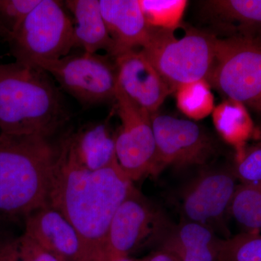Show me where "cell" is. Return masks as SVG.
Here are the masks:
<instances>
[{
	"instance_id": "cell-29",
	"label": "cell",
	"mask_w": 261,
	"mask_h": 261,
	"mask_svg": "<svg viewBox=\"0 0 261 261\" xmlns=\"http://www.w3.org/2000/svg\"><path fill=\"white\" fill-rule=\"evenodd\" d=\"M0 37H5L4 32H3V29H2L1 25H0Z\"/></svg>"
},
{
	"instance_id": "cell-20",
	"label": "cell",
	"mask_w": 261,
	"mask_h": 261,
	"mask_svg": "<svg viewBox=\"0 0 261 261\" xmlns=\"http://www.w3.org/2000/svg\"><path fill=\"white\" fill-rule=\"evenodd\" d=\"M229 214L247 231L261 229V184L238 185Z\"/></svg>"
},
{
	"instance_id": "cell-8",
	"label": "cell",
	"mask_w": 261,
	"mask_h": 261,
	"mask_svg": "<svg viewBox=\"0 0 261 261\" xmlns=\"http://www.w3.org/2000/svg\"><path fill=\"white\" fill-rule=\"evenodd\" d=\"M33 65L50 73L67 93L83 104L116 99V67L108 56L84 51Z\"/></svg>"
},
{
	"instance_id": "cell-4",
	"label": "cell",
	"mask_w": 261,
	"mask_h": 261,
	"mask_svg": "<svg viewBox=\"0 0 261 261\" xmlns=\"http://www.w3.org/2000/svg\"><path fill=\"white\" fill-rule=\"evenodd\" d=\"M173 32L151 28L148 39L141 49L172 92L184 84L208 82L219 38L192 29L178 39Z\"/></svg>"
},
{
	"instance_id": "cell-22",
	"label": "cell",
	"mask_w": 261,
	"mask_h": 261,
	"mask_svg": "<svg viewBox=\"0 0 261 261\" xmlns=\"http://www.w3.org/2000/svg\"><path fill=\"white\" fill-rule=\"evenodd\" d=\"M141 9L149 27L175 31L181 23L186 10L185 0H139Z\"/></svg>"
},
{
	"instance_id": "cell-7",
	"label": "cell",
	"mask_w": 261,
	"mask_h": 261,
	"mask_svg": "<svg viewBox=\"0 0 261 261\" xmlns=\"http://www.w3.org/2000/svg\"><path fill=\"white\" fill-rule=\"evenodd\" d=\"M171 228L163 213L134 187L113 216L104 261L129 256L142 247L163 241Z\"/></svg>"
},
{
	"instance_id": "cell-1",
	"label": "cell",
	"mask_w": 261,
	"mask_h": 261,
	"mask_svg": "<svg viewBox=\"0 0 261 261\" xmlns=\"http://www.w3.org/2000/svg\"><path fill=\"white\" fill-rule=\"evenodd\" d=\"M135 186L118 162L90 171L58 148L48 205L77 230L98 261H104L108 230L119 206Z\"/></svg>"
},
{
	"instance_id": "cell-2",
	"label": "cell",
	"mask_w": 261,
	"mask_h": 261,
	"mask_svg": "<svg viewBox=\"0 0 261 261\" xmlns=\"http://www.w3.org/2000/svg\"><path fill=\"white\" fill-rule=\"evenodd\" d=\"M48 139L0 133V220L25 219L48 205L58 153Z\"/></svg>"
},
{
	"instance_id": "cell-16",
	"label": "cell",
	"mask_w": 261,
	"mask_h": 261,
	"mask_svg": "<svg viewBox=\"0 0 261 261\" xmlns=\"http://www.w3.org/2000/svg\"><path fill=\"white\" fill-rule=\"evenodd\" d=\"M206 14L228 38L261 42V0L204 2Z\"/></svg>"
},
{
	"instance_id": "cell-14",
	"label": "cell",
	"mask_w": 261,
	"mask_h": 261,
	"mask_svg": "<svg viewBox=\"0 0 261 261\" xmlns=\"http://www.w3.org/2000/svg\"><path fill=\"white\" fill-rule=\"evenodd\" d=\"M101 12L113 42V57L142 48L151 32L139 0H99Z\"/></svg>"
},
{
	"instance_id": "cell-30",
	"label": "cell",
	"mask_w": 261,
	"mask_h": 261,
	"mask_svg": "<svg viewBox=\"0 0 261 261\" xmlns=\"http://www.w3.org/2000/svg\"><path fill=\"white\" fill-rule=\"evenodd\" d=\"M0 133H1V130H0Z\"/></svg>"
},
{
	"instance_id": "cell-13",
	"label": "cell",
	"mask_w": 261,
	"mask_h": 261,
	"mask_svg": "<svg viewBox=\"0 0 261 261\" xmlns=\"http://www.w3.org/2000/svg\"><path fill=\"white\" fill-rule=\"evenodd\" d=\"M24 233L61 261H98L73 225L49 205L25 218Z\"/></svg>"
},
{
	"instance_id": "cell-27",
	"label": "cell",
	"mask_w": 261,
	"mask_h": 261,
	"mask_svg": "<svg viewBox=\"0 0 261 261\" xmlns=\"http://www.w3.org/2000/svg\"><path fill=\"white\" fill-rule=\"evenodd\" d=\"M141 261H180L174 254L172 252L164 250V249H160L148 256L142 259Z\"/></svg>"
},
{
	"instance_id": "cell-12",
	"label": "cell",
	"mask_w": 261,
	"mask_h": 261,
	"mask_svg": "<svg viewBox=\"0 0 261 261\" xmlns=\"http://www.w3.org/2000/svg\"><path fill=\"white\" fill-rule=\"evenodd\" d=\"M117 92L150 115L172 92L143 51L132 49L115 57Z\"/></svg>"
},
{
	"instance_id": "cell-5",
	"label": "cell",
	"mask_w": 261,
	"mask_h": 261,
	"mask_svg": "<svg viewBox=\"0 0 261 261\" xmlns=\"http://www.w3.org/2000/svg\"><path fill=\"white\" fill-rule=\"evenodd\" d=\"M8 42L18 63L61 59L74 47L73 21L61 2L41 0Z\"/></svg>"
},
{
	"instance_id": "cell-11",
	"label": "cell",
	"mask_w": 261,
	"mask_h": 261,
	"mask_svg": "<svg viewBox=\"0 0 261 261\" xmlns=\"http://www.w3.org/2000/svg\"><path fill=\"white\" fill-rule=\"evenodd\" d=\"M237 180L233 170L225 168L207 170L197 175L181 192V212L185 220L214 231V225L229 214L238 186Z\"/></svg>"
},
{
	"instance_id": "cell-18",
	"label": "cell",
	"mask_w": 261,
	"mask_h": 261,
	"mask_svg": "<svg viewBox=\"0 0 261 261\" xmlns=\"http://www.w3.org/2000/svg\"><path fill=\"white\" fill-rule=\"evenodd\" d=\"M65 5L73 16L74 47L89 53L105 50L112 56L113 42L103 19L99 0H68Z\"/></svg>"
},
{
	"instance_id": "cell-6",
	"label": "cell",
	"mask_w": 261,
	"mask_h": 261,
	"mask_svg": "<svg viewBox=\"0 0 261 261\" xmlns=\"http://www.w3.org/2000/svg\"><path fill=\"white\" fill-rule=\"evenodd\" d=\"M209 84L221 94L261 113V42L219 39Z\"/></svg>"
},
{
	"instance_id": "cell-15",
	"label": "cell",
	"mask_w": 261,
	"mask_h": 261,
	"mask_svg": "<svg viewBox=\"0 0 261 261\" xmlns=\"http://www.w3.org/2000/svg\"><path fill=\"white\" fill-rule=\"evenodd\" d=\"M61 147L82 167L97 171L118 162L116 136L106 122L89 125L63 141Z\"/></svg>"
},
{
	"instance_id": "cell-17",
	"label": "cell",
	"mask_w": 261,
	"mask_h": 261,
	"mask_svg": "<svg viewBox=\"0 0 261 261\" xmlns=\"http://www.w3.org/2000/svg\"><path fill=\"white\" fill-rule=\"evenodd\" d=\"M220 240L211 228L185 220L171 226L161 249L172 252L180 261H218Z\"/></svg>"
},
{
	"instance_id": "cell-10",
	"label": "cell",
	"mask_w": 261,
	"mask_h": 261,
	"mask_svg": "<svg viewBox=\"0 0 261 261\" xmlns=\"http://www.w3.org/2000/svg\"><path fill=\"white\" fill-rule=\"evenodd\" d=\"M121 127L116 135L117 161L130 181L154 176L156 143L152 115L116 93Z\"/></svg>"
},
{
	"instance_id": "cell-3",
	"label": "cell",
	"mask_w": 261,
	"mask_h": 261,
	"mask_svg": "<svg viewBox=\"0 0 261 261\" xmlns=\"http://www.w3.org/2000/svg\"><path fill=\"white\" fill-rule=\"evenodd\" d=\"M66 119L59 92L35 65H0V130L49 138Z\"/></svg>"
},
{
	"instance_id": "cell-23",
	"label": "cell",
	"mask_w": 261,
	"mask_h": 261,
	"mask_svg": "<svg viewBox=\"0 0 261 261\" xmlns=\"http://www.w3.org/2000/svg\"><path fill=\"white\" fill-rule=\"evenodd\" d=\"M218 261H261V234L247 231L220 240Z\"/></svg>"
},
{
	"instance_id": "cell-24",
	"label": "cell",
	"mask_w": 261,
	"mask_h": 261,
	"mask_svg": "<svg viewBox=\"0 0 261 261\" xmlns=\"http://www.w3.org/2000/svg\"><path fill=\"white\" fill-rule=\"evenodd\" d=\"M0 261H61L23 232L0 244Z\"/></svg>"
},
{
	"instance_id": "cell-21",
	"label": "cell",
	"mask_w": 261,
	"mask_h": 261,
	"mask_svg": "<svg viewBox=\"0 0 261 261\" xmlns=\"http://www.w3.org/2000/svg\"><path fill=\"white\" fill-rule=\"evenodd\" d=\"M176 91L178 108L190 119H203L214 111V97L207 81L184 84Z\"/></svg>"
},
{
	"instance_id": "cell-28",
	"label": "cell",
	"mask_w": 261,
	"mask_h": 261,
	"mask_svg": "<svg viewBox=\"0 0 261 261\" xmlns=\"http://www.w3.org/2000/svg\"><path fill=\"white\" fill-rule=\"evenodd\" d=\"M106 261H141V260H135L129 256L116 257Z\"/></svg>"
},
{
	"instance_id": "cell-9",
	"label": "cell",
	"mask_w": 261,
	"mask_h": 261,
	"mask_svg": "<svg viewBox=\"0 0 261 261\" xmlns=\"http://www.w3.org/2000/svg\"><path fill=\"white\" fill-rule=\"evenodd\" d=\"M151 118L156 143L154 176L167 166L205 164L216 154L214 139L195 122L158 113Z\"/></svg>"
},
{
	"instance_id": "cell-26",
	"label": "cell",
	"mask_w": 261,
	"mask_h": 261,
	"mask_svg": "<svg viewBox=\"0 0 261 261\" xmlns=\"http://www.w3.org/2000/svg\"><path fill=\"white\" fill-rule=\"evenodd\" d=\"M233 171L241 185H260L261 141L237 154Z\"/></svg>"
},
{
	"instance_id": "cell-25",
	"label": "cell",
	"mask_w": 261,
	"mask_h": 261,
	"mask_svg": "<svg viewBox=\"0 0 261 261\" xmlns=\"http://www.w3.org/2000/svg\"><path fill=\"white\" fill-rule=\"evenodd\" d=\"M41 0H0V25L9 40Z\"/></svg>"
},
{
	"instance_id": "cell-19",
	"label": "cell",
	"mask_w": 261,
	"mask_h": 261,
	"mask_svg": "<svg viewBox=\"0 0 261 261\" xmlns=\"http://www.w3.org/2000/svg\"><path fill=\"white\" fill-rule=\"evenodd\" d=\"M213 121L219 135L240 153L253 132V123L246 108L242 103L226 99L215 107Z\"/></svg>"
}]
</instances>
